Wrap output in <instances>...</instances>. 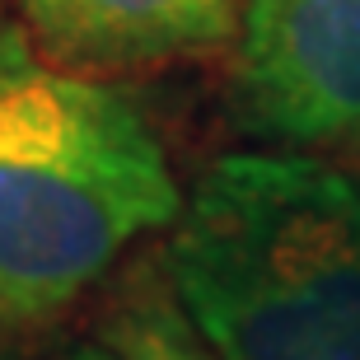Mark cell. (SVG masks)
Listing matches in <instances>:
<instances>
[{
	"instance_id": "6da1fadb",
	"label": "cell",
	"mask_w": 360,
	"mask_h": 360,
	"mask_svg": "<svg viewBox=\"0 0 360 360\" xmlns=\"http://www.w3.org/2000/svg\"><path fill=\"white\" fill-rule=\"evenodd\" d=\"M178 211L169 150L131 94L0 24V333L66 314Z\"/></svg>"
},
{
	"instance_id": "7a4b0ae2",
	"label": "cell",
	"mask_w": 360,
	"mask_h": 360,
	"mask_svg": "<svg viewBox=\"0 0 360 360\" xmlns=\"http://www.w3.org/2000/svg\"><path fill=\"white\" fill-rule=\"evenodd\" d=\"M164 281L220 360H360V183L309 150L220 155Z\"/></svg>"
},
{
	"instance_id": "3957f363",
	"label": "cell",
	"mask_w": 360,
	"mask_h": 360,
	"mask_svg": "<svg viewBox=\"0 0 360 360\" xmlns=\"http://www.w3.org/2000/svg\"><path fill=\"white\" fill-rule=\"evenodd\" d=\"M234 117L276 150L360 136V0H243Z\"/></svg>"
},
{
	"instance_id": "277c9868",
	"label": "cell",
	"mask_w": 360,
	"mask_h": 360,
	"mask_svg": "<svg viewBox=\"0 0 360 360\" xmlns=\"http://www.w3.org/2000/svg\"><path fill=\"white\" fill-rule=\"evenodd\" d=\"M19 28L47 61L112 80L234 47L243 0H14Z\"/></svg>"
},
{
	"instance_id": "5b68a950",
	"label": "cell",
	"mask_w": 360,
	"mask_h": 360,
	"mask_svg": "<svg viewBox=\"0 0 360 360\" xmlns=\"http://www.w3.org/2000/svg\"><path fill=\"white\" fill-rule=\"evenodd\" d=\"M108 351L117 360H220L183 319L169 281H141L108 319Z\"/></svg>"
},
{
	"instance_id": "8992f818",
	"label": "cell",
	"mask_w": 360,
	"mask_h": 360,
	"mask_svg": "<svg viewBox=\"0 0 360 360\" xmlns=\"http://www.w3.org/2000/svg\"><path fill=\"white\" fill-rule=\"evenodd\" d=\"M75 360H117V356H112L108 347H84V351H80Z\"/></svg>"
},
{
	"instance_id": "52a82bcc",
	"label": "cell",
	"mask_w": 360,
	"mask_h": 360,
	"mask_svg": "<svg viewBox=\"0 0 360 360\" xmlns=\"http://www.w3.org/2000/svg\"><path fill=\"white\" fill-rule=\"evenodd\" d=\"M347 169H351V178L360 183V155H347Z\"/></svg>"
},
{
	"instance_id": "ba28073f",
	"label": "cell",
	"mask_w": 360,
	"mask_h": 360,
	"mask_svg": "<svg viewBox=\"0 0 360 360\" xmlns=\"http://www.w3.org/2000/svg\"><path fill=\"white\" fill-rule=\"evenodd\" d=\"M347 150H351V155H360V136H356V141H347Z\"/></svg>"
},
{
	"instance_id": "9c48e42d",
	"label": "cell",
	"mask_w": 360,
	"mask_h": 360,
	"mask_svg": "<svg viewBox=\"0 0 360 360\" xmlns=\"http://www.w3.org/2000/svg\"><path fill=\"white\" fill-rule=\"evenodd\" d=\"M0 14H5V0H0ZM0 24H5V19H0Z\"/></svg>"
}]
</instances>
